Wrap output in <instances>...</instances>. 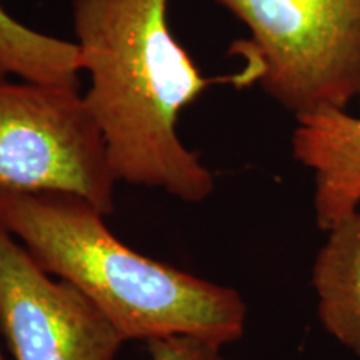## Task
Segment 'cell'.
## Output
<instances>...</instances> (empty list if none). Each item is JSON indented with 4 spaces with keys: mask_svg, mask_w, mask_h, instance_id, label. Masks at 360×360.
<instances>
[{
    "mask_svg": "<svg viewBox=\"0 0 360 360\" xmlns=\"http://www.w3.org/2000/svg\"><path fill=\"white\" fill-rule=\"evenodd\" d=\"M0 225L45 272L82 292L125 340L192 335L225 347L244 335L247 304L236 289L132 250L82 197L0 192Z\"/></svg>",
    "mask_w": 360,
    "mask_h": 360,
    "instance_id": "2",
    "label": "cell"
},
{
    "mask_svg": "<svg viewBox=\"0 0 360 360\" xmlns=\"http://www.w3.org/2000/svg\"><path fill=\"white\" fill-rule=\"evenodd\" d=\"M169 0H74L84 96L105 141L114 175L184 202L214 192V175L177 134L180 112L210 79L175 40Z\"/></svg>",
    "mask_w": 360,
    "mask_h": 360,
    "instance_id": "1",
    "label": "cell"
},
{
    "mask_svg": "<svg viewBox=\"0 0 360 360\" xmlns=\"http://www.w3.org/2000/svg\"><path fill=\"white\" fill-rule=\"evenodd\" d=\"M0 327L15 360H115L125 339L0 225Z\"/></svg>",
    "mask_w": 360,
    "mask_h": 360,
    "instance_id": "5",
    "label": "cell"
},
{
    "mask_svg": "<svg viewBox=\"0 0 360 360\" xmlns=\"http://www.w3.org/2000/svg\"><path fill=\"white\" fill-rule=\"evenodd\" d=\"M142 360H227L222 347L192 335H172L147 342Z\"/></svg>",
    "mask_w": 360,
    "mask_h": 360,
    "instance_id": "9",
    "label": "cell"
},
{
    "mask_svg": "<svg viewBox=\"0 0 360 360\" xmlns=\"http://www.w3.org/2000/svg\"><path fill=\"white\" fill-rule=\"evenodd\" d=\"M250 32L236 45L259 82L294 112L345 109L360 96V0H215Z\"/></svg>",
    "mask_w": 360,
    "mask_h": 360,
    "instance_id": "3",
    "label": "cell"
},
{
    "mask_svg": "<svg viewBox=\"0 0 360 360\" xmlns=\"http://www.w3.org/2000/svg\"><path fill=\"white\" fill-rule=\"evenodd\" d=\"M80 72L77 44L35 32L0 6V80L13 75L24 82L77 90Z\"/></svg>",
    "mask_w": 360,
    "mask_h": 360,
    "instance_id": "8",
    "label": "cell"
},
{
    "mask_svg": "<svg viewBox=\"0 0 360 360\" xmlns=\"http://www.w3.org/2000/svg\"><path fill=\"white\" fill-rule=\"evenodd\" d=\"M327 233L312 265L317 314L328 334L360 359V205Z\"/></svg>",
    "mask_w": 360,
    "mask_h": 360,
    "instance_id": "7",
    "label": "cell"
},
{
    "mask_svg": "<svg viewBox=\"0 0 360 360\" xmlns=\"http://www.w3.org/2000/svg\"><path fill=\"white\" fill-rule=\"evenodd\" d=\"M294 157L314 174V212L328 232L360 205V117L323 107L295 115Z\"/></svg>",
    "mask_w": 360,
    "mask_h": 360,
    "instance_id": "6",
    "label": "cell"
},
{
    "mask_svg": "<svg viewBox=\"0 0 360 360\" xmlns=\"http://www.w3.org/2000/svg\"><path fill=\"white\" fill-rule=\"evenodd\" d=\"M0 360H2V355H0Z\"/></svg>",
    "mask_w": 360,
    "mask_h": 360,
    "instance_id": "10",
    "label": "cell"
},
{
    "mask_svg": "<svg viewBox=\"0 0 360 360\" xmlns=\"http://www.w3.org/2000/svg\"><path fill=\"white\" fill-rule=\"evenodd\" d=\"M115 175L77 90L0 80V192H62L114 212Z\"/></svg>",
    "mask_w": 360,
    "mask_h": 360,
    "instance_id": "4",
    "label": "cell"
}]
</instances>
